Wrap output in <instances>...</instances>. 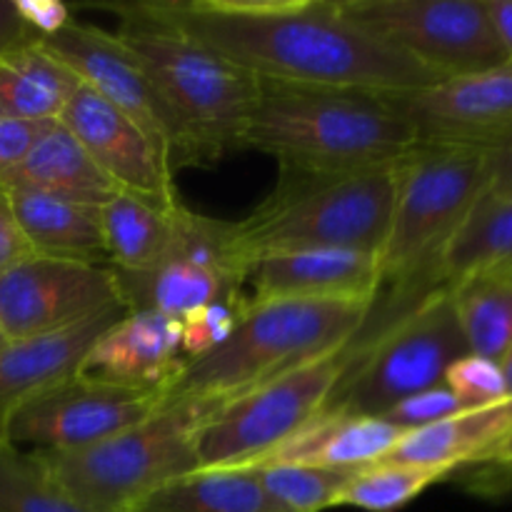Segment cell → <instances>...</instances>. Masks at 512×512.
<instances>
[{
  "instance_id": "1",
  "label": "cell",
  "mask_w": 512,
  "mask_h": 512,
  "mask_svg": "<svg viewBox=\"0 0 512 512\" xmlns=\"http://www.w3.org/2000/svg\"><path fill=\"white\" fill-rule=\"evenodd\" d=\"M160 18L258 80L403 93L440 83L365 33L340 0H155Z\"/></svg>"
},
{
  "instance_id": "2",
  "label": "cell",
  "mask_w": 512,
  "mask_h": 512,
  "mask_svg": "<svg viewBox=\"0 0 512 512\" xmlns=\"http://www.w3.org/2000/svg\"><path fill=\"white\" fill-rule=\"evenodd\" d=\"M418 143L385 93L260 80L243 148L303 170L393 165Z\"/></svg>"
},
{
  "instance_id": "3",
  "label": "cell",
  "mask_w": 512,
  "mask_h": 512,
  "mask_svg": "<svg viewBox=\"0 0 512 512\" xmlns=\"http://www.w3.org/2000/svg\"><path fill=\"white\" fill-rule=\"evenodd\" d=\"M375 300H248L233 335L213 353L190 360L168 398L228 403L360 338Z\"/></svg>"
},
{
  "instance_id": "4",
  "label": "cell",
  "mask_w": 512,
  "mask_h": 512,
  "mask_svg": "<svg viewBox=\"0 0 512 512\" xmlns=\"http://www.w3.org/2000/svg\"><path fill=\"white\" fill-rule=\"evenodd\" d=\"M123 25L115 35L135 55L168 113L183 130L190 165L243 148L260 80L160 18L148 3L118 8Z\"/></svg>"
},
{
  "instance_id": "5",
  "label": "cell",
  "mask_w": 512,
  "mask_h": 512,
  "mask_svg": "<svg viewBox=\"0 0 512 512\" xmlns=\"http://www.w3.org/2000/svg\"><path fill=\"white\" fill-rule=\"evenodd\" d=\"M395 198V163L365 170L280 165L273 193L238 223L250 263L290 250L345 248L378 253Z\"/></svg>"
},
{
  "instance_id": "6",
  "label": "cell",
  "mask_w": 512,
  "mask_h": 512,
  "mask_svg": "<svg viewBox=\"0 0 512 512\" xmlns=\"http://www.w3.org/2000/svg\"><path fill=\"white\" fill-rule=\"evenodd\" d=\"M490 185V150L415 143L395 160V198L380 250L383 285L405 305L445 285L435 278L440 253Z\"/></svg>"
},
{
  "instance_id": "7",
  "label": "cell",
  "mask_w": 512,
  "mask_h": 512,
  "mask_svg": "<svg viewBox=\"0 0 512 512\" xmlns=\"http://www.w3.org/2000/svg\"><path fill=\"white\" fill-rule=\"evenodd\" d=\"M223 403L168 398L153 415L73 453H30L90 512H135L155 490L198 470V438Z\"/></svg>"
},
{
  "instance_id": "8",
  "label": "cell",
  "mask_w": 512,
  "mask_h": 512,
  "mask_svg": "<svg viewBox=\"0 0 512 512\" xmlns=\"http://www.w3.org/2000/svg\"><path fill=\"white\" fill-rule=\"evenodd\" d=\"M470 353L448 288L388 320L368 343H350V360L328 408L380 418L408 395L443 385L445 373Z\"/></svg>"
},
{
  "instance_id": "9",
  "label": "cell",
  "mask_w": 512,
  "mask_h": 512,
  "mask_svg": "<svg viewBox=\"0 0 512 512\" xmlns=\"http://www.w3.org/2000/svg\"><path fill=\"white\" fill-rule=\"evenodd\" d=\"M350 345L228 400L198 438V470H245L328 408L348 370Z\"/></svg>"
},
{
  "instance_id": "10",
  "label": "cell",
  "mask_w": 512,
  "mask_h": 512,
  "mask_svg": "<svg viewBox=\"0 0 512 512\" xmlns=\"http://www.w3.org/2000/svg\"><path fill=\"white\" fill-rule=\"evenodd\" d=\"M340 8L443 80L508 63L485 0H340Z\"/></svg>"
},
{
  "instance_id": "11",
  "label": "cell",
  "mask_w": 512,
  "mask_h": 512,
  "mask_svg": "<svg viewBox=\"0 0 512 512\" xmlns=\"http://www.w3.org/2000/svg\"><path fill=\"white\" fill-rule=\"evenodd\" d=\"M110 265L28 255L0 275V330L5 340L55 333L120 308Z\"/></svg>"
},
{
  "instance_id": "12",
  "label": "cell",
  "mask_w": 512,
  "mask_h": 512,
  "mask_svg": "<svg viewBox=\"0 0 512 512\" xmlns=\"http://www.w3.org/2000/svg\"><path fill=\"white\" fill-rule=\"evenodd\" d=\"M163 398L75 375L15 413L8 425V445H33L35 453L83 450L143 423Z\"/></svg>"
},
{
  "instance_id": "13",
  "label": "cell",
  "mask_w": 512,
  "mask_h": 512,
  "mask_svg": "<svg viewBox=\"0 0 512 512\" xmlns=\"http://www.w3.org/2000/svg\"><path fill=\"white\" fill-rule=\"evenodd\" d=\"M38 40L68 65L83 88L93 90L98 98L128 115L150 138L158 140L170 153L175 168L190 165V148L183 130L118 35L73 20L60 33Z\"/></svg>"
},
{
  "instance_id": "14",
  "label": "cell",
  "mask_w": 512,
  "mask_h": 512,
  "mask_svg": "<svg viewBox=\"0 0 512 512\" xmlns=\"http://www.w3.org/2000/svg\"><path fill=\"white\" fill-rule=\"evenodd\" d=\"M385 98L418 143L498 150L512 140V63Z\"/></svg>"
},
{
  "instance_id": "15",
  "label": "cell",
  "mask_w": 512,
  "mask_h": 512,
  "mask_svg": "<svg viewBox=\"0 0 512 512\" xmlns=\"http://www.w3.org/2000/svg\"><path fill=\"white\" fill-rule=\"evenodd\" d=\"M60 123L80 140L90 158L120 193L158 205H178L175 163L168 150L138 123L80 85Z\"/></svg>"
},
{
  "instance_id": "16",
  "label": "cell",
  "mask_w": 512,
  "mask_h": 512,
  "mask_svg": "<svg viewBox=\"0 0 512 512\" xmlns=\"http://www.w3.org/2000/svg\"><path fill=\"white\" fill-rule=\"evenodd\" d=\"M183 368L180 320L150 310H125L95 340L78 375L165 395Z\"/></svg>"
},
{
  "instance_id": "17",
  "label": "cell",
  "mask_w": 512,
  "mask_h": 512,
  "mask_svg": "<svg viewBox=\"0 0 512 512\" xmlns=\"http://www.w3.org/2000/svg\"><path fill=\"white\" fill-rule=\"evenodd\" d=\"M125 305L55 333L0 345V445H8V425L23 405L75 378L95 340L125 313Z\"/></svg>"
},
{
  "instance_id": "18",
  "label": "cell",
  "mask_w": 512,
  "mask_h": 512,
  "mask_svg": "<svg viewBox=\"0 0 512 512\" xmlns=\"http://www.w3.org/2000/svg\"><path fill=\"white\" fill-rule=\"evenodd\" d=\"M250 300L348 298L375 300L383 288L380 255L365 250L315 248L263 255L248 275Z\"/></svg>"
},
{
  "instance_id": "19",
  "label": "cell",
  "mask_w": 512,
  "mask_h": 512,
  "mask_svg": "<svg viewBox=\"0 0 512 512\" xmlns=\"http://www.w3.org/2000/svg\"><path fill=\"white\" fill-rule=\"evenodd\" d=\"M405 433L383 418L325 408L293 438L245 470L265 465H310V468L358 470L385 460Z\"/></svg>"
},
{
  "instance_id": "20",
  "label": "cell",
  "mask_w": 512,
  "mask_h": 512,
  "mask_svg": "<svg viewBox=\"0 0 512 512\" xmlns=\"http://www.w3.org/2000/svg\"><path fill=\"white\" fill-rule=\"evenodd\" d=\"M512 433V398L498 405L460 410L440 423L405 433L388 460L443 468L450 475L483 463Z\"/></svg>"
},
{
  "instance_id": "21",
  "label": "cell",
  "mask_w": 512,
  "mask_h": 512,
  "mask_svg": "<svg viewBox=\"0 0 512 512\" xmlns=\"http://www.w3.org/2000/svg\"><path fill=\"white\" fill-rule=\"evenodd\" d=\"M0 185L5 190H35L90 205H105L120 193L60 120L43 125L18 168Z\"/></svg>"
},
{
  "instance_id": "22",
  "label": "cell",
  "mask_w": 512,
  "mask_h": 512,
  "mask_svg": "<svg viewBox=\"0 0 512 512\" xmlns=\"http://www.w3.org/2000/svg\"><path fill=\"white\" fill-rule=\"evenodd\" d=\"M15 220L35 255L95 263L108 260L100 205L35 190H8Z\"/></svg>"
},
{
  "instance_id": "23",
  "label": "cell",
  "mask_w": 512,
  "mask_h": 512,
  "mask_svg": "<svg viewBox=\"0 0 512 512\" xmlns=\"http://www.w3.org/2000/svg\"><path fill=\"white\" fill-rule=\"evenodd\" d=\"M78 88L68 65L38 38L20 40L0 53V118L53 123L63 118Z\"/></svg>"
},
{
  "instance_id": "24",
  "label": "cell",
  "mask_w": 512,
  "mask_h": 512,
  "mask_svg": "<svg viewBox=\"0 0 512 512\" xmlns=\"http://www.w3.org/2000/svg\"><path fill=\"white\" fill-rule=\"evenodd\" d=\"M115 270V268H113ZM120 298L128 310H150L183 320L213 300L245 293L243 280L183 258H165L145 270H115Z\"/></svg>"
},
{
  "instance_id": "25",
  "label": "cell",
  "mask_w": 512,
  "mask_h": 512,
  "mask_svg": "<svg viewBox=\"0 0 512 512\" xmlns=\"http://www.w3.org/2000/svg\"><path fill=\"white\" fill-rule=\"evenodd\" d=\"M130 193H115L100 205L108 263L115 270H145L158 265L173 248L175 210Z\"/></svg>"
},
{
  "instance_id": "26",
  "label": "cell",
  "mask_w": 512,
  "mask_h": 512,
  "mask_svg": "<svg viewBox=\"0 0 512 512\" xmlns=\"http://www.w3.org/2000/svg\"><path fill=\"white\" fill-rule=\"evenodd\" d=\"M488 268H512V193L485 190L435 263V278L455 280Z\"/></svg>"
},
{
  "instance_id": "27",
  "label": "cell",
  "mask_w": 512,
  "mask_h": 512,
  "mask_svg": "<svg viewBox=\"0 0 512 512\" xmlns=\"http://www.w3.org/2000/svg\"><path fill=\"white\" fill-rule=\"evenodd\" d=\"M468 350L503 360L512 348V268H488L448 285Z\"/></svg>"
},
{
  "instance_id": "28",
  "label": "cell",
  "mask_w": 512,
  "mask_h": 512,
  "mask_svg": "<svg viewBox=\"0 0 512 512\" xmlns=\"http://www.w3.org/2000/svg\"><path fill=\"white\" fill-rule=\"evenodd\" d=\"M135 512H285L253 470H195L155 490Z\"/></svg>"
},
{
  "instance_id": "29",
  "label": "cell",
  "mask_w": 512,
  "mask_h": 512,
  "mask_svg": "<svg viewBox=\"0 0 512 512\" xmlns=\"http://www.w3.org/2000/svg\"><path fill=\"white\" fill-rule=\"evenodd\" d=\"M453 478L443 468H423V465L398 463V460H378L350 473L338 508H358L365 512H398L423 495L430 485Z\"/></svg>"
},
{
  "instance_id": "30",
  "label": "cell",
  "mask_w": 512,
  "mask_h": 512,
  "mask_svg": "<svg viewBox=\"0 0 512 512\" xmlns=\"http://www.w3.org/2000/svg\"><path fill=\"white\" fill-rule=\"evenodd\" d=\"M260 485L285 512H325L338 508L353 470L310 468V465H265L255 468Z\"/></svg>"
},
{
  "instance_id": "31",
  "label": "cell",
  "mask_w": 512,
  "mask_h": 512,
  "mask_svg": "<svg viewBox=\"0 0 512 512\" xmlns=\"http://www.w3.org/2000/svg\"><path fill=\"white\" fill-rule=\"evenodd\" d=\"M0 512H90L48 478L30 453H0Z\"/></svg>"
},
{
  "instance_id": "32",
  "label": "cell",
  "mask_w": 512,
  "mask_h": 512,
  "mask_svg": "<svg viewBox=\"0 0 512 512\" xmlns=\"http://www.w3.org/2000/svg\"><path fill=\"white\" fill-rule=\"evenodd\" d=\"M250 295H233V298L213 300L203 308L193 310L180 320V343H183L185 365L203 355L213 353L233 335L235 325L248 308Z\"/></svg>"
},
{
  "instance_id": "33",
  "label": "cell",
  "mask_w": 512,
  "mask_h": 512,
  "mask_svg": "<svg viewBox=\"0 0 512 512\" xmlns=\"http://www.w3.org/2000/svg\"><path fill=\"white\" fill-rule=\"evenodd\" d=\"M443 385L460 400L465 410L488 408V405L508 400V385H505L498 360L475 353H465L463 358L455 360L445 373Z\"/></svg>"
},
{
  "instance_id": "34",
  "label": "cell",
  "mask_w": 512,
  "mask_h": 512,
  "mask_svg": "<svg viewBox=\"0 0 512 512\" xmlns=\"http://www.w3.org/2000/svg\"><path fill=\"white\" fill-rule=\"evenodd\" d=\"M460 410H465L460 400L445 385H435V388L408 395V398L395 403L390 410H385L380 418L388 420L390 425L400 428L403 433H413V430L440 423V420L450 418V415L460 413Z\"/></svg>"
},
{
  "instance_id": "35",
  "label": "cell",
  "mask_w": 512,
  "mask_h": 512,
  "mask_svg": "<svg viewBox=\"0 0 512 512\" xmlns=\"http://www.w3.org/2000/svg\"><path fill=\"white\" fill-rule=\"evenodd\" d=\"M20 23L33 38H50L73 23L70 8L60 0H13Z\"/></svg>"
},
{
  "instance_id": "36",
  "label": "cell",
  "mask_w": 512,
  "mask_h": 512,
  "mask_svg": "<svg viewBox=\"0 0 512 512\" xmlns=\"http://www.w3.org/2000/svg\"><path fill=\"white\" fill-rule=\"evenodd\" d=\"M475 468L483 470H473L470 475V490H478L483 495H498L505 493V490L512 488V433L488 458L483 460Z\"/></svg>"
},
{
  "instance_id": "37",
  "label": "cell",
  "mask_w": 512,
  "mask_h": 512,
  "mask_svg": "<svg viewBox=\"0 0 512 512\" xmlns=\"http://www.w3.org/2000/svg\"><path fill=\"white\" fill-rule=\"evenodd\" d=\"M45 123H23V120L0 118V183L18 168L20 160L35 143Z\"/></svg>"
},
{
  "instance_id": "38",
  "label": "cell",
  "mask_w": 512,
  "mask_h": 512,
  "mask_svg": "<svg viewBox=\"0 0 512 512\" xmlns=\"http://www.w3.org/2000/svg\"><path fill=\"white\" fill-rule=\"evenodd\" d=\"M33 255L18 220H15L13 205H10L8 190L0 185V275L8 273L13 265Z\"/></svg>"
},
{
  "instance_id": "39",
  "label": "cell",
  "mask_w": 512,
  "mask_h": 512,
  "mask_svg": "<svg viewBox=\"0 0 512 512\" xmlns=\"http://www.w3.org/2000/svg\"><path fill=\"white\" fill-rule=\"evenodd\" d=\"M495 193H512V140L498 150H490V185Z\"/></svg>"
},
{
  "instance_id": "40",
  "label": "cell",
  "mask_w": 512,
  "mask_h": 512,
  "mask_svg": "<svg viewBox=\"0 0 512 512\" xmlns=\"http://www.w3.org/2000/svg\"><path fill=\"white\" fill-rule=\"evenodd\" d=\"M495 35L505 50V58L512 63V0H485Z\"/></svg>"
},
{
  "instance_id": "41",
  "label": "cell",
  "mask_w": 512,
  "mask_h": 512,
  "mask_svg": "<svg viewBox=\"0 0 512 512\" xmlns=\"http://www.w3.org/2000/svg\"><path fill=\"white\" fill-rule=\"evenodd\" d=\"M28 38H33V35H30L28 28L20 23L13 0H0V53H3L5 48H10V45Z\"/></svg>"
},
{
  "instance_id": "42",
  "label": "cell",
  "mask_w": 512,
  "mask_h": 512,
  "mask_svg": "<svg viewBox=\"0 0 512 512\" xmlns=\"http://www.w3.org/2000/svg\"><path fill=\"white\" fill-rule=\"evenodd\" d=\"M500 368H503L505 385H508V398H512V348L505 353V358L500 360Z\"/></svg>"
},
{
  "instance_id": "43",
  "label": "cell",
  "mask_w": 512,
  "mask_h": 512,
  "mask_svg": "<svg viewBox=\"0 0 512 512\" xmlns=\"http://www.w3.org/2000/svg\"><path fill=\"white\" fill-rule=\"evenodd\" d=\"M5 343V338H3V330H0V345H3Z\"/></svg>"
},
{
  "instance_id": "44",
  "label": "cell",
  "mask_w": 512,
  "mask_h": 512,
  "mask_svg": "<svg viewBox=\"0 0 512 512\" xmlns=\"http://www.w3.org/2000/svg\"><path fill=\"white\" fill-rule=\"evenodd\" d=\"M3 450H5V448H3V445H0V453H3Z\"/></svg>"
}]
</instances>
